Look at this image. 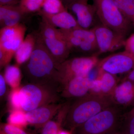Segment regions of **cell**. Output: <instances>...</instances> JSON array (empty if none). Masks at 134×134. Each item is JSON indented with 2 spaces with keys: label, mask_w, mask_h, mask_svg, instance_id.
I'll list each match as a JSON object with an SVG mask.
<instances>
[{
  "label": "cell",
  "mask_w": 134,
  "mask_h": 134,
  "mask_svg": "<svg viewBox=\"0 0 134 134\" xmlns=\"http://www.w3.org/2000/svg\"><path fill=\"white\" fill-rule=\"evenodd\" d=\"M110 97L114 104L119 107L134 104V81L125 78L117 84Z\"/></svg>",
  "instance_id": "5bb4252c"
},
{
  "label": "cell",
  "mask_w": 134,
  "mask_h": 134,
  "mask_svg": "<svg viewBox=\"0 0 134 134\" xmlns=\"http://www.w3.org/2000/svg\"><path fill=\"white\" fill-rule=\"evenodd\" d=\"M63 105L52 103L26 112L28 123L37 128H42L47 122L56 116Z\"/></svg>",
  "instance_id": "8fae6325"
},
{
  "label": "cell",
  "mask_w": 134,
  "mask_h": 134,
  "mask_svg": "<svg viewBox=\"0 0 134 134\" xmlns=\"http://www.w3.org/2000/svg\"><path fill=\"white\" fill-rule=\"evenodd\" d=\"M70 105L68 103L63 105L55 119L50 120L43 126L41 134H58L63 125Z\"/></svg>",
  "instance_id": "ac0fdd59"
},
{
  "label": "cell",
  "mask_w": 134,
  "mask_h": 134,
  "mask_svg": "<svg viewBox=\"0 0 134 134\" xmlns=\"http://www.w3.org/2000/svg\"><path fill=\"white\" fill-rule=\"evenodd\" d=\"M98 54L112 52L124 47L125 36L100 24L92 28Z\"/></svg>",
  "instance_id": "ba28073f"
},
{
  "label": "cell",
  "mask_w": 134,
  "mask_h": 134,
  "mask_svg": "<svg viewBox=\"0 0 134 134\" xmlns=\"http://www.w3.org/2000/svg\"><path fill=\"white\" fill-rule=\"evenodd\" d=\"M100 24L126 37L131 23L117 7L114 0H92Z\"/></svg>",
  "instance_id": "277c9868"
},
{
  "label": "cell",
  "mask_w": 134,
  "mask_h": 134,
  "mask_svg": "<svg viewBox=\"0 0 134 134\" xmlns=\"http://www.w3.org/2000/svg\"><path fill=\"white\" fill-rule=\"evenodd\" d=\"M26 27L21 23L1 28L0 30V66L6 67L11 61L24 40Z\"/></svg>",
  "instance_id": "8992f818"
},
{
  "label": "cell",
  "mask_w": 134,
  "mask_h": 134,
  "mask_svg": "<svg viewBox=\"0 0 134 134\" xmlns=\"http://www.w3.org/2000/svg\"><path fill=\"white\" fill-rule=\"evenodd\" d=\"M122 14L130 22L134 19V0H114Z\"/></svg>",
  "instance_id": "cb8c5ba5"
},
{
  "label": "cell",
  "mask_w": 134,
  "mask_h": 134,
  "mask_svg": "<svg viewBox=\"0 0 134 134\" xmlns=\"http://www.w3.org/2000/svg\"><path fill=\"white\" fill-rule=\"evenodd\" d=\"M36 42V34L27 35L15 53L16 64L20 66L29 60L35 48Z\"/></svg>",
  "instance_id": "e0dca14e"
},
{
  "label": "cell",
  "mask_w": 134,
  "mask_h": 134,
  "mask_svg": "<svg viewBox=\"0 0 134 134\" xmlns=\"http://www.w3.org/2000/svg\"><path fill=\"white\" fill-rule=\"evenodd\" d=\"M4 77L7 83L12 89L19 88L22 79V73L19 66L17 65H8L4 71Z\"/></svg>",
  "instance_id": "ffe728a7"
},
{
  "label": "cell",
  "mask_w": 134,
  "mask_h": 134,
  "mask_svg": "<svg viewBox=\"0 0 134 134\" xmlns=\"http://www.w3.org/2000/svg\"><path fill=\"white\" fill-rule=\"evenodd\" d=\"M133 22L134 24V19H133Z\"/></svg>",
  "instance_id": "d590c367"
},
{
  "label": "cell",
  "mask_w": 134,
  "mask_h": 134,
  "mask_svg": "<svg viewBox=\"0 0 134 134\" xmlns=\"http://www.w3.org/2000/svg\"><path fill=\"white\" fill-rule=\"evenodd\" d=\"M58 134H72V131H70L68 130L61 129L59 131Z\"/></svg>",
  "instance_id": "836d02e7"
},
{
  "label": "cell",
  "mask_w": 134,
  "mask_h": 134,
  "mask_svg": "<svg viewBox=\"0 0 134 134\" xmlns=\"http://www.w3.org/2000/svg\"><path fill=\"white\" fill-rule=\"evenodd\" d=\"M120 134H134V112L130 111L123 116Z\"/></svg>",
  "instance_id": "484cf974"
},
{
  "label": "cell",
  "mask_w": 134,
  "mask_h": 134,
  "mask_svg": "<svg viewBox=\"0 0 134 134\" xmlns=\"http://www.w3.org/2000/svg\"><path fill=\"white\" fill-rule=\"evenodd\" d=\"M97 55L67 59L58 66L59 82L63 86L75 77L86 76L99 61Z\"/></svg>",
  "instance_id": "52a82bcc"
},
{
  "label": "cell",
  "mask_w": 134,
  "mask_h": 134,
  "mask_svg": "<svg viewBox=\"0 0 134 134\" xmlns=\"http://www.w3.org/2000/svg\"><path fill=\"white\" fill-rule=\"evenodd\" d=\"M20 0H0V6L19 5Z\"/></svg>",
  "instance_id": "4dcf8cb0"
},
{
  "label": "cell",
  "mask_w": 134,
  "mask_h": 134,
  "mask_svg": "<svg viewBox=\"0 0 134 134\" xmlns=\"http://www.w3.org/2000/svg\"><path fill=\"white\" fill-rule=\"evenodd\" d=\"M19 5L0 6V25L1 28L13 26L20 23L25 15Z\"/></svg>",
  "instance_id": "2e32d148"
},
{
  "label": "cell",
  "mask_w": 134,
  "mask_h": 134,
  "mask_svg": "<svg viewBox=\"0 0 134 134\" xmlns=\"http://www.w3.org/2000/svg\"><path fill=\"white\" fill-rule=\"evenodd\" d=\"M44 0H20L19 6L25 14L38 12L42 9Z\"/></svg>",
  "instance_id": "d4e9b609"
},
{
  "label": "cell",
  "mask_w": 134,
  "mask_h": 134,
  "mask_svg": "<svg viewBox=\"0 0 134 134\" xmlns=\"http://www.w3.org/2000/svg\"><path fill=\"white\" fill-rule=\"evenodd\" d=\"M24 65L25 74L30 83L58 88L60 85L58 65L39 34H36L32 54Z\"/></svg>",
  "instance_id": "6da1fadb"
},
{
  "label": "cell",
  "mask_w": 134,
  "mask_h": 134,
  "mask_svg": "<svg viewBox=\"0 0 134 134\" xmlns=\"http://www.w3.org/2000/svg\"><path fill=\"white\" fill-rule=\"evenodd\" d=\"M40 23V33L43 38L48 39L64 38V36L60 29H57L42 19Z\"/></svg>",
  "instance_id": "44dd1931"
},
{
  "label": "cell",
  "mask_w": 134,
  "mask_h": 134,
  "mask_svg": "<svg viewBox=\"0 0 134 134\" xmlns=\"http://www.w3.org/2000/svg\"><path fill=\"white\" fill-rule=\"evenodd\" d=\"M40 37L58 65L68 59L71 50L65 38L62 39H48L43 38L41 36Z\"/></svg>",
  "instance_id": "9a60e30c"
},
{
  "label": "cell",
  "mask_w": 134,
  "mask_h": 134,
  "mask_svg": "<svg viewBox=\"0 0 134 134\" xmlns=\"http://www.w3.org/2000/svg\"><path fill=\"white\" fill-rule=\"evenodd\" d=\"M124 115L113 104L75 129L72 134H120Z\"/></svg>",
  "instance_id": "3957f363"
},
{
  "label": "cell",
  "mask_w": 134,
  "mask_h": 134,
  "mask_svg": "<svg viewBox=\"0 0 134 134\" xmlns=\"http://www.w3.org/2000/svg\"><path fill=\"white\" fill-rule=\"evenodd\" d=\"M97 66L101 70L115 75L128 74L134 68V57L125 50L99 60Z\"/></svg>",
  "instance_id": "9c48e42d"
},
{
  "label": "cell",
  "mask_w": 134,
  "mask_h": 134,
  "mask_svg": "<svg viewBox=\"0 0 134 134\" xmlns=\"http://www.w3.org/2000/svg\"><path fill=\"white\" fill-rule=\"evenodd\" d=\"M43 20L60 30H69L79 27L75 18L66 10L55 14H50L41 10L38 12Z\"/></svg>",
  "instance_id": "4fadbf2b"
},
{
  "label": "cell",
  "mask_w": 134,
  "mask_h": 134,
  "mask_svg": "<svg viewBox=\"0 0 134 134\" xmlns=\"http://www.w3.org/2000/svg\"><path fill=\"white\" fill-rule=\"evenodd\" d=\"M57 88L51 86L30 83L20 88L22 109L28 112L52 103L59 99Z\"/></svg>",
  "instance_id": "5b68a950"
},
{
  "label": "cell",
  "mask_w": 134,
  "mask_h": 134,
  "mask_svg": "<svg viewBox=\"0 0 134 134\" xmlns=\"http://www.w3.org/2000/svg\"><path fill=\"white\" fill-rule=\"evenodd\" d=\"M124 47L125 51L134 57V33L126 39Z\"/></svg>",
  "instance_id": "f1b7e54d"
},
{
  "label": "cell",
  "mask_w": 134,
  "mask_h": 134,
  "mask_svg": "<svg viewBox=\"0 0 134 134\" xmlns=\"http://www.w3.org/2000/svg\"><path fill=\"white\" fill-rule=\"evenodd\" d=\"M20 88L13 89L9 96V101L13 110L22 109L21 97Z\"/></svg>",
  "instance_id": "4316f807"
},
{
  "label": "cell",
  "mask_w": 134,
  "mask_h": 134,
  "mask_svg": "<svg viewBox=\"0 0 134 134\" xmlns=\"http://www.w3.org/2000/svg\"><path fill=\"white\" fill-rule=\"evenodd\" d=\"M113 104L110 96L90 93L70 104L63 126L73 131L76 128Z\"/></svg>",
  "instance_id": "7a4b0ae2"
},
{
  "label": "cell",
  "mask_w": 134,
  "mask_h": 134,
  "mask_svg": "<svg viewBox=\"0 0 134 134\" xmlns=\"http://www.w3.org/2000/svg\"><path fill=\"white\" fill-rule=\"evenodd\" d=\"M125 78L134 81V68L132 70L129 72Z\"/></svg>",
  "instance_id": "1f68e13d"
},
{
  "label": "cell",
  "mask_w": 134,
  "mask_h": 134,
  "mask_svg": "<svg viewBox=\"0 0 134 134\" xmlns=\"http://www.w3.org/2000/svg\"><path fill=\"white\" fill-rule=\"evenodd\" d=\"M0 134H30L22 128L9 123H4L1 126Z\"/></svg>",
  "instance_id": "83f0119b"
},
{
  "label": "cell",
  "mask_w": 134,
  "mask_h": 134,
  "mask_svg": "<svg viewBox=\"0 0 134 134\" xmlns=\"http://www.w3.org/2000/svg\"><path fill=\"white\" fill-rule=\"evenodd\" d=\"M91 81L87 76L73 78L62 86V96L77 99L90 94Z\"/></svg>",
  "instance_id": "7c38bea8"
},
{
  "label": "cell",
  "mask_w": 134,
  "mask_h": 134,
  "mask_svg": "<svg viewBox=\"0 0 134 134\" xmlns=\"http://www.w3.org/2000/svg\"><path fill=\"white\" fill-rule=\"evenodd\" d=\"M131 111H132V112H134V108H133V109Z\"/></svg>",
  "instance_id": "e575fe53"
},
{
  "label": "cell",
  "mask_w": 134,
  "mask_h": 134,
  "mask_svg": "<svg viewBox=\"0 0 134 134\" xmlns=\"http://www.w3.org/2000/svg\"><path fill=\"white\" fill-rule=\"evenodd\" d=\"M41 10L47 14H55L67 9L62 0H44Z\"/></svg>",
  "instance_id": "603a6c76"
},
{
  "label": "cell",
  "mask_w": 134,
  "mask_h": 134,
  "mask_svg": "<svg viewBox=\"0 0 134 134\" xmlns=\"http://www.w3.org/2000/svg\"><path fill=\"white\" fill-rule=\"evenodd\" d=\"M74 0H62L67 9Z\"/></svg>",
  "instance_id": "d6a6232c"
},
{
  "label": "cell",
  "mask_w": 134,
  "mask_h": 134,
  "mask_svg": "<svg viewBox=\"0 0 134 134\" xmlns=\"http://www.w3.org/2000/svg\"><path fill=\"white\" fill-rule=\"evenodd\" d=\"M98 77L101 82V94L110 97L118 84L116 75L99 69Z\"/></svg>",
  "instance_id": "d6986e66"
},
{
  "label": "cell",
  "mask_w": 134,
  "mask_h": 134,
  "mask_svg": "<svg viewBox=\"0 0 134 134\" xmlns=\"http://www.w3.org/2000/svg\"><path fill=\"white\" fill-rule=\"evenodd\" d=\"M8 123L19 127H25L29 125L26 112L22 109L13 110L10 112L7 119Z\"/></svg>",
  "instance_id": "7402d4cb"
},
{
  "label": "cell",
  "mask_w": 134,
  "mask_h": 134,
  "mask_svg": "<svg viewBox=\"0 0 134 134\" xmlns=\"http://www.w3.org/2000/svg\"><path fill=\"white\" fill-rule=\"evenodd\" d=\"M7 82L2 74L0 75V96H4L7 91Z\"/></svg>",
  "instance_id": "f546056e"
},
{
  "label": "cell",
  "mask_w": 134,
  "mask_h": 134,
  "mask_svg": "<svg viewBox=\"0 0 134 134\" xmlns=\"http://www.w3.org/2000/svg\"><path fill=\"white\" fill-rule=\"evenodd\" d=\"M88 1L74 0L68 8L75 15L79 27L84 29H92L97 25L96 8L93 4H89Z\"/></svg>",
  "instance_id": "30bf717a"
}]
</instances>
